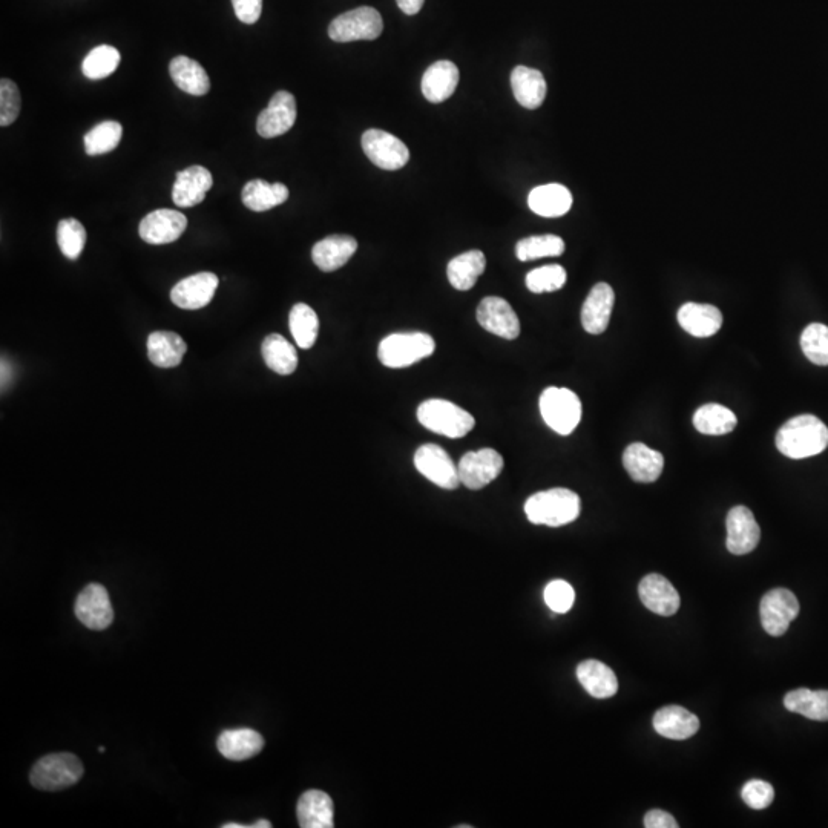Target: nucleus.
Wrapping results in <instances>:
<instances>
[{
  "label": "nucleus",
  "mask_w": 828,
  "mask_h": 828,
  "mask_svg": "<svg viewBox=\"0 0 828 828\" xmlns=\"http://www.w3.org/2000/svg\"><path fill=\"white\" fill-rule=\"evenodd\" d=\"M460 483L468 490H482L499 477L503 470V457L493 448L468 451L457 464Z\"/></svg>",
  "instance_id": "obj_9"
},
{
  "label": "nucleus",
  "mask_w": 828,
  "mask_h": 828,
  "mask_svg": "<svg viewBox=\"0 0 828 828\" xmlns=\"http://www.w3.org/2000/svg\"><path fill=\"white\" fill-rule=\"evenodd\" d=\"M396 2H398V7L401 8L402 13L407 14V16H414L422 10L425 0H396Z\"/></svg>",
  "instance_id": "obj_50"
},
{
  "label": "nucleus",
  "mask_w": 828,
  "mask_h": 828,
  "mask_svg": "<svg viewBox=\"0 0 828 828\" xmlns=\"http://www.w3.org/2000/svg\"><path fill=\"white\" fill-rule=\"evenodd\" d=\"M529 209L540 217L557 218L568 214L572 195L563 184H543L529 192Z\"/></svg>",
  "instance_id": "obj_28"
},
{
  "label": "nucleus",
  "mask_w": 828,
  "mask_h": 828,
  "mask_svg": "<svg viewBox=\"0 0 828 828\" xmlns=\"http://www.w3.org/2000/svg\"><path fill=\"white\" fill-rule=\"evenodd\" d=\"M487 269V258L480 250L460 253L448 263L447 275L451 286L460 292H467L476 286L479 276Z\"/></svg>",
  "instance_id": "obj_32"
},
{
  "label": "nucleus",
  "mask_w": 828,
  "mask_h": 828,
  "mask_svg": "<svg viewBox=\"0 0 828 828\" xmlns=\"http://www.w3.org/2000/svg\"><path fill=\"white\" fill-rule=\"evenodd\" d=\"M638 594L643 605L654 614L671 617L680 609V594L663 575H646L638 586Z\"/></svg>",
  "instance_id": "obj_18"
},
{
  "label": "nucleus",
  "mask_w": 828,
  "mask_h": 828,
  "mask_svg": "<svg viewBox=\"0 0 828 828\" xmlns=\"http://www.w3.org/2000/svg\"><path fill=\"white\" fill-rule=\"evenodd\" d=\"M238 19L247 25L257 23L263 11V0H232Z\"/></svg>",
  "instance_id": "obj_48"
},
{
  "label": "nucleus",
  "mask_w": 828,
  "mask_h": 828,
  "mask_svg": "<svg viewBox=\"0 0 828 828\" xmlns=\"http://www.w3.org/2000/svg\"><path fill=\"white\" fill-rule=\"evenodd\" d=\"M218 287V276L201 272L188 276L171 290V301L184 310H198L206 307L214 298Z\"/></svg>",
  "instance_id": "obj_17"
},
{
  "label": "nucleus",
  "mask_w": 828,
  "mask_h": 828,
  "mask_svg": "<svg viewBox=\"0 0 828 828\" xmlns=\"http://www.w3.org/2000/svg\"><path fill=\"white\" fill-rule=\"evenodd\" d=\"M828 447V428L813 414H801L790 419L776 434V448L790 459L821 454Z\"/></svg>",
  "instance_id": "obj_1"
},
{
  "label": "nucleus",
  "mask_w": 828,
  "mask_h": 828,
  "mask_svg": "<svg viewBox=\"0 0 828 828\" xmlns=\"http://www.w3.org/2000/svg\"><path fill=\"white\" fill-rule=\"evenodd\" d=\"M738 419L729 408L720 404H706L694 414V425L701 434L723 436L735 430Z\"/></svg>",
  "instance_id": "obj_37"
},
{
  "label": "nucleus",
  "mask_w": 828,
  "mask_h": 828,
  "mask_svg": "<svg viewBox=\"0 0 828 828\" xmlns=\"http://www.w3.org/2000/svg\"><path fill=\"white\" fill-rule=\"evenodd\" d=\"M540 413L551 430L568 436L582 419V402L568 388L548 387L540 396Z\"/></svg>",
  "instance_id": "obj_6"
},
{
  "label": "nucleus",
  "mask_w": 828,
  "mask_h": 828,
  "mask_svg": "<svg viewBox=\"0 0 828 828\" xmlns=\"http://www.w3.org/2000/svg\"><path fill=\"white\" fill-rule=\"evenodd\" d=\"M784 706L809 720L828 721V690H792L784 697Z\"/></svg>",
  "instance_id": "obj_36"
},
{
  "label": "nucleus",
  "mask_w": 828,
  "mask_h": 828,
  "mask_svg": "<svg viewBox=\"0 0 828 828\" xmlns=\"http://www.w3.org/2000/svg\"><path fill=\"white\" fill-rule=\"evenodd\" d=\"M654 729L669 740H689L700 730V720L681 706H667L654 717Z\"/></svg>",
  "instance_id": "obj_24"
},
{
  "label": "nucleus",
  "mask_w": 828,
  "mask_h": 828,
  "mask_svg": "<svg viewBox=\"0 0 828 828\" xmlns=\"http://www.w3.org/2000/svg\"><path fill=\"white\" fill-rule=\"evenodd\" d=\"M299 827L303 828H332L335 827L332 798L321 790H309L304 793L296 807Z\"/></svg>",
  "instance_id": "obj_27"
},
{
  "label": "nucleus",
  "mask_w": 828,
  "mask_h": 828,
  "mask_svg": "<svg viewBox=\"0 0 828 828\" xmlns=\"http://www.w3.org/2000/svg\"><path fill=\"white\" fill-rule=\"evenodd\" d=\"M579 494L566 488H552L540 491L529 497L525 503V513L534 525H546L551 528L568 525L580 516Z\"/></svg>",
  "instance_id": "obj_2"
},
{
  "label": "nucleus",
  "mask_w": 828,
  "mask_h": 828,
  "mask_svg": "<svg viewBox=\"0 0 828 828\" xmlns=\"http://www.w3.org/2000/svg\"><path fill=\"white\" fill-rule=\"evenodd\" d=\"M575 592L565 580H552L545 588V602L556 614H566L574 606Z\"/></svg>",
  "instance_id": "obj_46"
},
{
  "label": "nucleus",
  "mask_w": 828,
  "mask_h": 828,
  "mask_svg": "<svg viewBox=\"0 0 828 828\" xmlns=\"http://www.w3.org/2000/svg\"><path fill=\"white\" fill-rule=\"evenodd\" d=\"M477 321L487 332L513 341L520 335V321L508 301L499 296H488L477 307Z\"/></svg>",
  "instance_id": "obj_13"
},
{
  "label": "nucleus",
  "mask_w": 828,
  "mask_h": 828,
  "mask_svg": "<svg viewBox=\"0 0 828 828\" xmlns=\"http://www.w3.org/2000/svg\"><path fill=\"white\" fill-rule=\"evenodd\" d=\"M120 65V53L111 45H100L89 51L82 63V73L86 79L102 80L115 73Z\"/></svg>",
  "instance_id": "obj_39"
},
{
  "label": "nucleus",
  "mask_w": 828,
  "mask_h": 828,
  "mask_svg": "<svg viewBox=\"0 0 828 828\" xmlns=\"http://www.w3.org/2000/svg\"><path fill=\"white\" fill-rule=\"evenodd\" d=\"M289 326L296 345L303 350L312 349L319 332V319L315 310L304 303L295 304L290 310Z\"/></svg>",
  "instance_id": "obj_38"
},
{
  "label": "nucleus",
  "mask_w": 828,
  "mask_h": 828,
  "mask_svg": "<svg viewBox=\"0 0 828 828\" xmlns=\"http://www.w3.org/2000/svg\"><path fill=\"white\" fill-rule=\"evenodd\" d=\"M563 252H565V241L557 235H536V237L523 238L516 246V255L520 261L560 257Z\"/></svg>",
  "instance_id": "obj_40"
},
{
  "label": "nucleus",
  "mask_w": 828,
  "mask_h": 828,
  "mask_svg": "<svg viewBox=\"0 0 828 828\" xmlns=\"http://www.w3.org/2000/svg\"><path fill=\"white\" fill-rule=\"evenodd\" d=\"M615 293L606 283L592 287L582 307V326L591 335H602L608 329L614 309Z\"/></svg>",
  "instance_id": "obj_19"
},
{
  "label": "nucleus",
  "mask_w": 828,
  "mask_h": 828,
  "mask_svg": "<svg viewBox=\"0 0 828 828\" xmlns=\"http://www.w3.org/2000/svg\"><path fill=\"white\" fill-rule=\"evenodd\" d=\"M623 467L635 482L652 483L663 473L664 457L660 451L635 442L623 453Z\"/></svg>",
  "instance_id": "obj_22"
},
{
  "label": "nucleus",
  "mask_w": 828,
  "mask_h": 828,
  "mask_svg": "<svg viewBox=\"0 0 828 828\" xmlns=\"http://www.w3.org/2000/svg\"><path fill=\"white\" fill-rule=\"evenodd\" d=\"M264 738L257 730L249 727L224 730L218 736L217 747L229 761H246L257 756L264 749Z\"/></svg>",
  "instance_id": "obj_26"
},
{
  "label": "nucleus",
  "mask_w": 828,
  "mask_h": 828,
  "mask_svg": "<svg viewBox=\"0 0 828 828\" xmlns=\"http://www.w3.org/2000/svg\"><path fill=\"white\" fill-rule=\"evenodd\" d=\"M296 122V100L287 91L275 92L269 106L257 120V131L261 137L275 138L286 134Z\"/></svg>",
  "instance_id": "obj_16"
},
{
  "label": "nucleus",
  "mask_w": 828,
  "mask_h": 828,
  "mask_svg": "<svg viewBox=\"0 0 828 828\" xmlns=\"http://www.w3.org/2000/svg\"><path fill=\"white\" fill-rule=\"evenodd\" d=\"M644 827L646 828H678V822L674 816L663 810H651L644 816Z\"/></svg>",
  "instance_id": "obj_49"
},
{
  "label": "nucleus",
  "mask_w": 828,
  "mask_h": 828,
  "mask_svg": "<svg viewBox=\"0 0 828 828\" xmlns=\"http://www.w3.org/2000/svg\"><path fill=\"white\" fill-rule=\"evenodd\" d=\"M759 614L764 631L772 637H781L789 631L790 623L798 617V598L789 589H772L761 600Z\"/></svg>",
  "instance_id": "obj_10"
},
{
  "label": "nucleus",
  "mask_w": 828,
  "mask_h": 828,
  "mask_svg": "<svg viewBox=\"0 0 828 828\" xmlns=\"http://www.w3.org/2000/svg\"><path fill=\"white\" fill-rule=\"evenodd\" d=\"M358 250V241L350 235H330L313 246V263L322 272H335L349 263Z\"/></svg>",
  "instance_id": "obj_23"
},
{
  "label": "nucleus",
  "mask_w": 828,
  "mask_h": 828,
  "mask_svg": "<svg viewBox=\"0 0 828 828\" xmlns=\"http://www.w3.org/2000/svg\"><path fill=\"white\" fill-rule=\"evenodd\" d=\"M74 612L80 623L92 631H103L114 621L111 598L99 583H91L80 592Z\"/></svg>",
  "instance_id": "obj_12"
},
{
  "label": "nucleus",
  "mask_w": 828,
  "mask_h": 828,
  "mask_svg": "<svg viewBox=\"0 0 828 828\" xmlns=\"http://www.w3.org/2000/svg\"><path fill=\"white\" fill-rule=\"evenodd\" d=\"M188 227V218L172 209H158L143 218L138 234L148 244H169L177 241Z\"/></svg>",
  "instance_id": "obj_15"
},
{
  "label": "nucleus",
  "mask_w": 828,
  "mask_h": 828,
  "mask_svg": "<svg viewBox=\"0 0 828 828\" xmlns=\"http://www.w3.org/2000/svg\"><path fill=\"white\" fill-rule=\"evenodd\" d=\"M241 198L250 211L266 212L289 200V188L283 183L270 184L264 180H252L244 186Z\"/></svg>",
  "instance_id": "obj_34"
},
{
  "label": "nucleus",
  "mask_w": 828,
  "mask_h": 828,
  "mask_svg": "<svg viewBox=\"0 0 828 828\" xmlns=\"http://www.w3.org/2000/svg\"><path fill=\"white\" fill-rule=\"evenodd\" d=\"M261 353L267 367L278 375H292L298 367V353L295 347L278 333H272L264 339Z\"/></svg>",
  "instance_id": "obj_35"
},
{
  "label": "nucleus",
  "mask_w": 828,
  "mask_h": 828,
  "mask_svg": "<svg viewBox=\"0 0 828 828\" xmlns=\"http://www.w3.org/2000/svg\"><path fill=\"white\" fill-rule=\"evenodd\" d=\"M169 74L181 91L191 96H206L211 80L203 66L186 56H177L169 63Z\"/></svg>",
  "instance_id": "obj_33"
},
{
  "label": "nucleus",
  "mask_w": 828,
  "mask_h": 828,
  "mask_svg": "<svg viewBox=\"0 0 828 828\" xmlns=\"http://www.w3.org/2000/svg\"><path fill=\"white\" fill-rule=\"evenodd\" d=\"M214 178L203 166H191L177 174L172 200L178 207H194L203 203L207 191H211Z\"/></svg>",
  "instance_id": "obj_20"
},
{
  "label": "nucleus",
  "mask_w": 828,
  "mask_h": 828,
  "mask_svg": "<svg viewBox=\"0 0 828 828\" xmlns=\"http://www.w3.org/2000/svg\"><path fill=\"white\" fill-rule=\"evenodd\" d=\"M418 421L427 430L450 439L467 436L476 425L473 414L445 399H428L422 402L418 408Z\"/></svg>",
  "instance_id": "obj_3"
},
{
  "label": "nucleus",
  "mask_w": 828,
  "mask_h": 828,
  "mask_svg": "<svg viewBox=\"0 0 828 828\" xmlns=\"http://www.w3.org/2000/svg\"><path fill=\"white\" fill-rule=\"evenodd\" d=\"M436 342L428 333H393L379 344L378 358L388 368H405L430 358Z\"/></svg>",
  "instance_id": "obj_5"
},
{
  "label": "nucleus",
  "mask_w": 828,
  "mask_h": 828,
  "mask_svg": "<svg viewBox=\"0 0 828 828\" xmlns=\"http://www.w3.org/2000/svg\"><path fill=\"white\" fill-rule=\"evenodd\" d=\"M57 244L68 260L76 261L86 244V230L76 218H65L57 226Z\"/></svg>",
  "instance_id": "obj_42"
},
{
  "label": "nucleus",
  "mask_w": 828,
  "mask_h": 828,
  "mask_svg": "<svg viewBox=\"0 0 828 828\" xmlns=\"http://www.w3.org/2000/svg\"><path fill=\"white\" fill-rule=\"evenodd\" d=\"M414 467L425 479L442 490H456L460 485L459 470L444 448L425 444L414 453Z\"/></svg>",
  "instance_id": "obj_11"
},
{
  "label": "nucleus",
  "mask_w": 828,
  "mask_h": 828,
  "mask_svg": "<svg viewBox=\"0 0 828 828\" xmlns=\"http://www.w3.org/2000/svg\"><path fill=\"white\" fill-rule=\"evenodd\" d=\"M105 750H106V749H105V747H99V752H100V753L105 752Z\"/></svg>",
  "instance_id": "obj_52"
},
{
  "label": "nucleus",
  "mask_w": 828,
  "mask_h": 828,
  "mask_svg": "<svg viewBox=\"0 0 828 828\" xmlns=\"http://www.w3.org/2000/svg\"><path fill=\"white\" fill-rule=\"evenodd\" d=\"M566 270L559 264H549V266L539 267V269L531 270L526 275V287L529 292L545 293L556 292L562 289L566 284Z\"/></svg>",
  "instance_id": "obj_44"
},
{
  "label": "nucleus",
  "mask_w": 828,
  "mask_h": 828,
  "mask_svg": "<svg viewBox=\"0 0 828 828\" xmlns=\"http://www.w3.org/2000/svg\"><path fill=\"white\" fill-rule=\"evenodd\" d=\"M83 764L73 753H53L40 758L30 773V781L36 789L59 792L76 786L82 779Z\"/></svg>",
  "instance_id": "obj_4"
},
{
  "label": "nucleus",
  "mask_w": 828,
  "mask_h": 828,
  "mask_svg": "<svg viewBox=\"0 0 828 828\" xmlns=\"http://www.w3.org/2000/svg\"><path fill=\"white\" fill-rule=\"evenodd\" d=\"M122 135V125L114 120L94 126L83 138L86 154L92 157V155H103L114 151L120 145Z\"/></svg>",
  "instance_id": "obj_41"
},
{
  "label": "nucleus",
  "mask_w": 828,
  "mask_h": 828,
  "mask_svg": "<svg viewBox=\"0 0 828 828\" xmlns=\"http://www.w3.org/2000/svg\"><path fill=\"white\" fill-rule=\"evenodd\" d=\"M678 324L695 338H709L720 332L723 313L710 304L686 303L678 310Z\"/></svg>",
  "instance_id": "obj_21"
},
{
  "label": "nucleus",
  "mask_w": 828,
  "mask_h": 828,
  "mask_svg": "<svg viewBox=\"0 0 828 828\" xmlns=\"http://www.w3.org/2000/svg\"><path fill=\"white\" fill-rule=\"evenodd\" d=\"M459 85V69L450 60H439L422 77V94L431 103L450 99Z\"/></svg>",
  "instance_id": "obj_25"
},
{
  "label": "nucleus",
  "mask_w": 828,
  "mask_h": 828,
  "mask_svg": "<svg viewBox=\"0 0 828 828\" xmlns=\"http://www.w3.org/2000/svg\"><path fill=\"white\" fill-rule=\"evenodd\" d=\"M362 149L373 165L385 171H398L410 160V151L402 140L381 129H368L362 135Z\"/></svg>",
  "instance_id": "obj_8"
},
{
  "label": "nucleus",
  "mask_w": 828,
  "mask_h": 828,
  "mask_svg": "<svg viewBox=\"0 0 828 828\" xmlns=\"http://www.w3.org/2000/svg\"><path fill=\"white\" fill-rule=\"evenodd\" d=\"M20 112V94L16 83L10 79L0 82V126L16 122Z\"/></svg>",
  "instance_id": "obj_45"
},
{
  "label": "nucleus",
  "mask_w": 828,
  "mask_h": 828,
  "mask_svg": "<svg viewBox=\"0 0 828 828\" xmlns=\"http://www.w3.org/2000/svg\"><path fill=\"white\" fill-rule=\"evenodd\" d=\"M727 549L733 556H746L758 546L761 529L747 506H735L727 514Z\"/></svg>",
  "instance_id": "obj_14"
},
{
  "label": "nucleus",
  "mask_w": 828,
  "mask_h": 828,
  "mask_svg": "<svg viewBox=\"0 0 828 828\" xmlns=\"http://www.w3.org/2000/svg\"><path fill=\"white\" fill-rule=\"evenodd\" d=\"M384 30L381 13L372 7H359L333 19L329 36L333 42L378 39Z\"/></svg>",
  "instance_id": "obj_7"
},
{
  "label": "nucleus",
  "mask_w": 828,
  "mask_h": 828,
  "mask_svg": "<svg viewBox=\"0 0 828 828\" xmlns=\"http://www.w3.org/2000/svg\"><path fill=\"white\" fill-rule=\"evenodd\" d=\"M272 824L266 819H260V821L255 822V824H250V828H270Z\"/></svg>",
  "instance_id": "obj_51"
},
{
  "label": "nucleus",
  "mask_w": 828,
  "mask_h": 828,
  "mask_svg": "<svg viewBox=\"0 0 828 828\" xmlns=\"http://www.w3.org/2000/svg\"><path fill=\"white\" fill-rule=\"evenodd\" d=\"M577 678L591 697L606 700L614 697L618 690V680L611 667L602 661L586 660L577 667Z\"/></svg>",
  "instance_id": "obj_30"
},
{
  "label": "nucleus",
  "mask_w": 828,
  "mask_h": 828,
  "mask_svg": "<svg viewBox=\"0 0 828 828\" xmlns=\"http://www.w3.org/2000/svg\"><path fill=\"white\" fill-rule=\"evenodd\" d=\"M511 86L519 105L526 109H537L545 102L546 80L539 69L516 66L511 74Z\"/></svg>",
  "instance_id": "obj_29"
},
{
  "label": "nucleus",
  "mask_w": 828,
  "mask_h": 828,
  "mask_svg": "<svg viewBox=\"0 0 828 828\" xmlns=\"http://www.w3.org/2000/svg\"><path fill=\"white\" fill-rule=\"evenodd\" d=\"M741 796H743V801L749 805L750 809L764 810L775 799V790H773L769 782L761 781V779H752V781L744 784Z\"/></svg>",
  "instance_id": "obj_47"
},
{
  "label": "nucleus",
  "mask_w": 828,
  "mask_h": 828,
  "mask_svg": "<svg viewBox=\"0 0 828 828\" xmlns=\"http://www.w3.org/2000/svg\"><path fill=\"white\" fill-rule=\"evenodd\" d=\"M188 345L180 335L166 330L152 332L148 338V356L160 368H174L181 364Z\"/></svg>",
  "instance_id": "obj_31"
},
{
  "label": "nucleus",
  "mask_w": 828,
  "mask_h": 828,
  "mask_svg": "<svg viewBox=\"0 0 828 828\" xmlns=\"http://www.w3.org/2000/svg\"><path fill=\"white\" fill-rule=\"evenodd\" d=\"M801 349L805 358L816 365H828V327L810 324L801 335Z\"/></svg>",
  "instance_id": "obj_43"
}]
</instances>
